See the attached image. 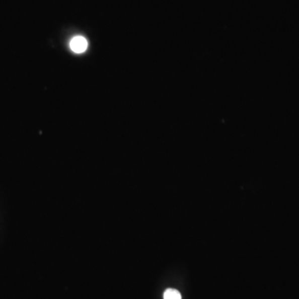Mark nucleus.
<instances>
[{"mask_svg":"<svg viewBox=\"0 0 299 299\" xmlns=\"http://www.w3.org/2000/svg\"><path fill=\"white\" fill-rule=\"evenodd\" d=\"M70 48L77 53L85 52L88 48V41L82 36H77L70 42Z\"/></svg>","mask_w":299,"mask_h":299,"instance_id":"obj_1","label":"nucleus"},{"mask_svg":"<svg viewBox=\"0 0 299 299\" xmlns=\"http://www.w3.org/2000/svg\"><path fill=\"white\" fill-rule=\"evenodd\" d=\"M164 299H181V292L174 288H168L165 291Z\"/></svg>","mask_w":299,"mask_h":299,"instance_id":"obj_2","label":"nucleus"}]
</instances>
